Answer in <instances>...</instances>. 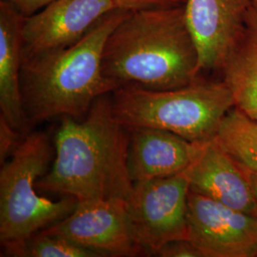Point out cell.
I'll return each mask as SVG.
<instances>
[{"mask_svg": "<svg viewBox=\"0 0 257 257\" xmlns=\"http://www.w3.org/2000/svg\"><path fill=\"white\" fill-rule=\"evenodd\" d=\"M103 74L121 86L172 90L199 78V57L184 6L130 13L107 38Z\"/></svg>", "mask_w": 257, "mask_h": 257, "instance_id": "2", "label": "cell"}, {"mask_svg": "<svg viewBox=\"0 0 257 257\" xmlns=\"http://www.w3.org/2000/svg\"><path fill=\"white\" fill-rule=\"evenodd\" d=\"M253 3H254L255 5H257V0H253Z\"/></svg>", "mask_w": 257, "mask_h": 257, "instance_id": "22", "label": "cell"}, {"mask_svg": "<svg viewBox=\"0 0 257 257\" xmlns=\"http://www.w3.org/2000/svg\"><path fill=\"white\" fill-rule=\"evenodd\" d=\"M49 135L32 133L19 142L0 170V241L15 256L38 230L64 219L78 200L66 196L53 201L37 193V180L46 175L54 157Z\"/></svg>", "mask_w": 257, "mask_h": 257, "instance_id": "5", "label": "cell"}, {"mask_svg": "<svg viewBox=\"0 0 257 257\" xmlns=\"http://www.w3.org/2000/svg\"><path fill=\"white\" fill-rule=\"evenodd\" d=\"M109 94L93 102L82 121L62 117L52 167L37 180L39 192L78 201L128 200L134 188L128 170L130 133L116 118Z\"/></svg>", "mask_w": 257, "mask_h": 257, "instance_id": "1", "label": "cell"}, {"mask_svg": "<svg viewBox=\"0 0 257 257\" xmlns=\"http://www.w3.org/2000/svg\"><path fill=\"white\" fill-rule=\"evenodd\" d=\"M190 191L257 216V203L238 162L211 139L183 172Z\"/></svg>", "mask_w": 257, "mask_h": 257, "instance_id": "11", "label": "cell"}, {"mask_svg": "<svg viewBox=\"0 0 257 257\" xmlns=\"http://www.w3.org/2000/svg\"><path fill=\"white\" fill-rule=\"evenodd\" d=\"M160 257H205L202 251L189 239H177L164 244L155 253Z\"/></svg>", "mask_w": 257, "mask_h": 257, "instance_id": "17", "label": "cell"}, {"mask_svg": "<svg viewBox=\"0 0 257 257\" xmlns=\"http://www.w3.org/2000/svg\"><path fill=\"white\" fill-rule=\"evenodd\" d=\"M15 256L100 257L104 255L61 235L40 231L26 240Z\"/></svg>", "mask_w": 257, "mask_h": 257, "instance_id": "16", "label": "cell"}, {"mask_svg": "<svg viewBox=\"0 0 257 257\" xmlns=\"http://www.w3.org/2000/svg\"><path fill=\"white\" fill-rule=\"evenodd\" d=\"M234 108L257 121V5L253 3L242 34L220 69Z\"/></svg>", "mask_w": 257, "mask_h": 257, "instance_id": "14", "label": "cell"}, {"mask_svg": "<svg viewBox=\"0 0 257 257\" xmlns=\"http://www.w3.org/2000/svg\"><path fill=\"white\" fill-rule=\"evenodd\" d=\"M253 0H187V25L198 52L199 70L220 71L245 27Z\"/></svg>", "mask_w": 257, "mask_h": 257, "instance_id": "10", "label": "cell"}, {"mask_svg": "<svg viewBox=\"0 0 257 257\" xmlns=\"http://www.w3.org/2000/svg\"><path fill=\"white\" fill-rule=\"evenodd\" d=\"M190 186L183 172L134 183L127 208L138 239L148 253L164 244L188 239Z\"/></svg>", "mask_w": 257, "mask_h": 257, "instance_id": "6", "label": "cell"}, {"mask_svg": "<svg viewBox=\"0 0 257 257\" xmlns=\"http://www.w3.org/2000/svg\"><path fill=\"white\" fill-rule=\"evenodd\" d=\"M41 231L61 235L104 256L148 253L138 239L124 199L78 201L70 215Z\"/></svg>", "mask_w": 257, "mask_h": 257, "instance_id": "7", "label": "cell"}, {"mask_svg": "<svg viewBox=\"0 0 257 257\" xmlns=\"http://www.w3.org/2000/svg\"><path fill=\"white\" fill-rule=\"evenodd\" d=\"M240 165L257 172V121L232 108L213 138Z\"/></svg>", "mask_w": 257, "mask_h": 257, "instance_id": "15", "label": "cell"}, {"mask_svg": "<svg viewBox=\"0 0 257 257\" xmlns=\"http://www.w3.org/2000/svg\"><path fill=\"white\" fill-rule=\"evenodd\" d=\"M130 12L116 9L72 46L23 59L21 93L29 124L69 116L79 120L93 102L120 86L102 71L110 33Z\"/></svg>", "mask_w": 257, "mask_h": 257, "instance_id": "3", "label": "cell"}, {"mask_svg": "<svg viewBox=\"0 0 257 257\" xmlns=\"http://www.w3.org/2000/svg\"><path fill=\"white\" fill-rule=\"evenodd\" d=\"M118 9L130 13L143 10L184 6L187 0H112Z\"/></svg>", "mask_w": 257, "mask_h": 257, "instance_id": "19", "label": "cell"}, {"mask_svg": "<svg viewBox=\"0 0 257 257\" xmlns=\"http://www.w3.org/2000/svg\"><path fill=\"white\" fill-rule=\"evenodd\" d=\"M128 130V175L134 183L182 173L193 163L202 145L161 128Z\"/></svg>", "mask_w": 257, "mask_h": 257, "instance_id": "12", "label": "cell"}, {"mask_svg": "<svg viewBox=\"0 0 257 257\" xmlns=\"http://www.w3.org/2000/svg\"><path fill=\"white\" fill-rule=\"evenodd\" d=\"M241 166V168L243 169L245 175L248 178V183L249 186L251 188V191L253 193V196H254V199L257 203V172L256 171H252V170H249L248 168L244 167V166Z\"/></svg>", "mask_w": 257, "mask_h": 257, "instance_id": "21", "label": "cell"}, {"mask_svg": "<svg viewBox=\"0 0 257 257\" xmlns=\"http://www.w3.org/2000/svg\"><path fill=\"white\" fill-rule=\"evenodd\" d=\"M20 132L14 128L4 116L0 115V163L6 162L21 141Z\"/></svg>", "mask_w": 257, "mask_h": 257, "instance_id": "18", "label": "cell"}, {"mask_svg": "<svg viewBox=\"0 0 257 257\" xmlns=\"http://www.w3.org/2000/svg\"><path fill=\"white\" fill-rule=\"evenodd\" d=\"M116 9L112 0L53 1L25 19L22 58L74 45Z\"/></svg>", "mask_w": 257, "mask_h": 257, "instance_id": "9", "label": "cell"}, {"mask_svg": "<svg viewBox=\"0 0 257 257\" xmlns=\"http://www.w3.org/2000/svg\"><path fill=\"white\" fill-rule=\"evenodd\" d=\"M188 239L205 257H257V216L201 194L188 196Z\"/></svg>", "mask_w": 257, "mask_h": 257, "instance_id": "8", "label": "cell"}, {"mask_svg": "<svg viewBox=\"0 0 257 257\" xmlns=\"http://www.w3.org/2000/svg\"><path fill=\"white\" fill-rule=\"evenodd\" d=\"M13 5L23 16L31 17L55 0H3Z\"/></svg>", "mask_w": 257, "mask_h": 257, "instance_id": "20", "label": "cell"}, {"mask_svg": "<svg viewBox=\"0 0 257 257\" xmlns=\"http://www.w3.org/2000/svg\"><path fill=\"white\" fill-rule=\"evenodd\" d=\"M25 19L13 5L0 0V115L20 133L29 125L20 83Z\"/></svg>", "mask_w": 257, "mask_h": 257, "instance_id": "13", "label": "cell"}, {"mask_svg": "<svg viewBox=\"0 0 257 257\" xmlns=\"http://www.w3.org/2000/svg\"><path fill=\"white\" fill-rule=\"evenodd\" d=\"M111 102L116 118L127 128H161L196 143L213 139L224 116L234 108L226 83L201 78L163 91L124 85L112 92Z\"/></svg>", "mask_w": 257, "mask_h": 257, "instance_id": "4", "label": "cell"}]
</instances>
